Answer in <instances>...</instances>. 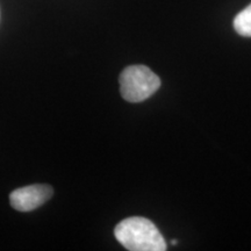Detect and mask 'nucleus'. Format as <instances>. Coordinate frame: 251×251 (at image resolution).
<instances>
[{"label": "nucleus", "mask_w": 251, "mask_h": 251, "mask_svg": "<svg viewBox=\"0 0 251 251\" xmlns=\"http://www.w3.org/2000/svg\"><path fill=\"white\" fill-rule=\"evenodd\" d=\"M118 242L130 251H164L166 243L158 228L141 216L122 220L114 229Z\"/></svg>", "instance_id": "nucleus-1"}, {"label": "nucleus", "mask_w": 251, "mask_h": 251, "mask_svg": "<svg viewBox=\"0 0 251 251\" xmlns=\"http://www.w3.org/2000/svg\"><path fill=\"white\" fill-rule=\"evenodd\" d=\"M234 28L240 35L251 37V4L235 17Z\"/></svg>", "instance_id": "nucleus-4"}, {"label": "nucleus", "mask_w": 251, "mask_h": 251, "mask_svg": "<svg viewBox=\"0 0 251 251\" xmlns=\"http://www.w3.org/2000/svg\"><path fill=\"white\" fill-rule=\"evenodd\" d=\"M177 243H178V241H176V240H172V241H171L172 246H175V244H177Z\"/></svg>", "instance_id": "nucleus-5"}, {"label": "nucleus", "mask_w": 251, "mask_h": 251, "mask_svg": "<svg viewBox=\"0 0 251 251\" xmlns=\"http://www.w3.org/2000/svg\"><path fill=\"white\" fill-rule=\"evenodd\" d=\"M52 193L54 190L49 185H29L14 190L9 196V202L19 212H30L48 201Z\"/></svg>", "instance_id": "nucleus-3"}, {"label": "nucleus", "mask_w": 251, "mask_h": 251, "mask_svg": "<svg viewBox=\"0 0 251 251\" xmlns=\"http://www.w3.org/2000/svg\"><path fill=\"white\" fill-rule=\"evenodd\" d=\"M119 81L122 98L129 102L144 101L161 86L159 77L144 65L127 67L121 72Z\"/></svg>", "instance_id": "nucleus-2"}]
</instances>
